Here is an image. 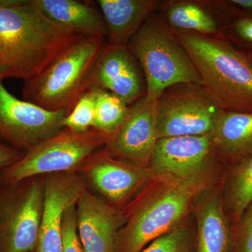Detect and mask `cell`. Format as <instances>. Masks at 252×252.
I'll list each match as a JSON object with an SVG mask.
<instances>
[{"label": "cell", "mask_w": 252, "mask_h": 252, "mask_svg": "<svg viewBox=\"0 0 252 252\" xmlns=\"http://www.w3.org/2000/svg\"><path fill=\"white\" fill-rule=\"evenodd\" d=\"M221 111L199 84L172 86L158 99V140L210 134Z\"/></svg>", "instance_id": "obj_8"}, {"label": "cell", "mask_w": 252, "mask_h": 252, "mask_svg": "<svg viewBox=\"0 0 252 252\" xmlns=\"http://www.w3.org/2000/svg\"><path fill=\"white\" fill-rule=\"evenodd\" d=\"M141 252H193L190 230L185 224L177 225L149 244Z\"/></svg>", "instance_id": "obj_24"}, {"label": "cell", "mask_w": 252, "mask_h": 252, "mask_svg": "<svg viewBox=\"0 0 252 252\" xmlns=\"http://www.w3.org/2000/svg\"><path fill=\"white\" fill-rule=\"evenodd\" d=\"M204 189L195 199L197 252H233V238L219 194Z\"/></svg>", "instance_id": "obj_17"}, {"label": "cell", "mask_w": 252, "mask_h": 252, "mask_svg": "<svg viewBox=\"0 0 252 252\" xmlns=\"http://www.w3.org/2000/svg\"><path fill=\"white\" fill-rule=\"evenodd\" d=\"M68 113L66 109L48 110L18 98L0 82V142L23 153L63 130Z\"/></svg>", "instance_id": "obj_9"}, {"label": "cell", "mask_w": 252, "mask_h": 252, "mask_svg": "<svg viewBox=\"0 0 252 252\" xmlns=\"http://www.w3.org/2000/svg\"><path fill=\"white\" fill-rule=\"evenodd\" d=\"M106 38L79 35L39 74L25 81L23 97L51 111L68 112L91 87L96 62Z\"/></svg>", "instance_id": "obj_4"}, {"label": "cell", "mask_w": 252, "mask_h": 252, "mask_svg": "<svg viewBox=\"0 0 252 252\" xmlns=\"http://www.w3.org/2000/svg\"><path fill=\"white\" fill-rule=\"evenodd\" d=\"M91 87L108 91L131 105L146 94L140 66L127 45L106 42L91 77Z\"/></svg>", "instance_id": "obj_14"}, {"label": "cell", "mask_w": 252, "mask_h": 252, "mask_svg": "<svg viewBox=\"0 0 252 252\" xmlns=\"http://www.w3.org/2000/svg\"><path fill=\"white\" fill-rule=\"evenodd\" d=\"M127 46L140 64L147 95L158 99L172 86L200 85L191 60L162 14H151L131 37Z\"/></svg>", "instance_id": "obj_5"}, {"label": "cell", "mask_w": 252, "mask_h": 252, "mask_svg": "<svg viewBox=\"0 0 252 252\" xmlns=\"http://www.w3.org/2000/svg\"><path fill=\"white\" fill-rule=\"evenodd\" d=\"M238 222L233 252H252V202Z\"/></svg>", "instance_id": "obj_27"}, {"label": "cell", "mask_w": 252, "mask_h": 252, "mask_svg": "<svg viewBox=\"0 0 252 252\" xmlns=\"http://www.w3.org/2000/svg\"><path fill=\"white\" fill-rule=\"evenodd\" d=\"M23 154L17 149L0 142V172L17 162Z\"/></svg>", "instance_id": "obj_28"}, {"label": "cell", "mask_w": 252, "mask_h": 252, "mask_svg": "<svg viewBox=\"0 0 252 252\" xmlns=\"http://www.w3.org/2000/svg\"><path fill=\"white\" fill-rule=\"evenodd\" d=\"M77 172L94 190L114 205L126 203L154 176L149 168L109 157L99 150Z\"/></svg>", "instance_id": "obj_12"}, {"label": "cell", "mask_w": 252, "mask_h": 252, "mask_svg": "<svg viewBox=\"0 0 252 252\" xmlns=\"http://www.w3.org/2000/svg\"><path fill=\"white\" fill-rule=\"evenodd\" d=\"M210 134L217 160L235 164L252 156V113L221 111Z\"/></svg>", "instance_id": "obj_19"}, {"label": "cell", "mask_w": 252, "mask_h": 252, "mask_svg": "<svg viewBox=\"0 0 252 252\" xmlns=\"http://www.w3.org/2000/svg\"><path fill=\"white\" fill-rule=\"evenodd\" d=\"M124 211L115 252H141L149 244L180 225L197 195L206 188L207 178L160 179Z\"/></svg>", "instance_id": "obj_3"}, {"label": "cell", "mask_w": 252, "mask_h": 252, "mask_svg": "<svg viewBox=\"0 0 252 252\" xmlns=\"http://www.w3.org/2000/svg\"><path fill=\"white\" fill-rule=\"evenodd\" d=\"M217 160L210 134L159 139L149 169L156 178H207Z\"/></svg>", "instance_id": "obj_11"}, {"label": "cell", "mask_w": 252, "mask_h": 252, "mask_svg": "<svg viewBox=\"0 0 252 252\" xmlns=\"http://www.w3.org/2000/svg\"><path fill=\"white\" fill-rule=\"evenodd\" d=\"M172 31L196 69L204 92L217 107L225 112L252 113L251 54L224 36Z\"/></svg>", "instance_id": "obj_2"}, {"label": "cell", "mask_w": 252, "mask_h": 252, "mask_svg": "<svg viewBox=\"0 0 252 252\" xmlns=\"http://www.w3.org/2000/svg\"><path fill=\"white\" fill-rule=\"evenodd\" d=\"M107 30V42L127 45L144 21L160 7L157 0H98Z\"/></svg>", "instance_id": "obj_20"}, {"label": "cell", "mask_w": 252, "mask_h": 252, "mask_svg": "<svg viewBox=\"0 0 252 252\" xmlns=\"http://www.w3.org/2000/svg\"><path fill=\"white\" fill-rule=\"evenodd\" d=\"M62 239V252H85L78 233L76 205L64 212Z\"/></svg>", "instance_id": "obj_25"}, {"label": "cell", "mask_w": 252, "mask_h": 252, "mask_svg": "<svg viewBox=\"0 0 252 252\" xmlns=\"http://www.w3.org/2000/svg\"><path fill=\"white\" fill-rule=\"evenodd\" d=\"M108 138L94 128L84 133L64 128L1 170L0 183L15 184L31 177L77 172L93 154L102 149Z\"/></svg>", "instance_id": "obj_6"}, {"label": "cell", "mask_w": 252, "mask_h": 252, "mask_svg": "<svg viewBox=\"0 0 252 252\" xmlns=\"http://www.w3.org/2000/svg\"><path fill=\"white\" fill-rule=\"evenodd\" d=\"M230 1L240 10L252 12V0H230Z\"/></svg>", "instance_id": "obj_29"}, {"label": "cell", "mask_w": 252, "mask_h": 252, "mask_svg": "<svg viewBox=\"0 0 252 252\" xmlns=\"http://www.w3.org/2000/svg\"><path fill=\"white\" fill-rule=\"evenodd\" d=\"M76 215L85 252H115L118 234L126 221L124 211L86 189L76 204Z\"/></svg>", "instance_id": "obj_15"}, {"label": "cell", "mask_w": 252, "mask_h": 252, "mask_svg": "<svg viewBox=\"0 0 252 252\" xmlns=\"http://www.w3.org/2000/svg\"><path fill=\"white\" fill-rule=\"evenodd\" d=\"M223 36L229 41L234 39L252 49V16L242 14L239 9L227 26Z\"/></svg>", "instance_id": "obj_26"}, {"label": "cell", "mask_w": 252, "mask_h": 252, "mask_svg": "<svg viewBox=\"0 0 252 252\" xmlns=\"http://www.w3.org/2000/svg\"><path fill=\"white\" fill-rule=\"evenodd\" d=\"M46 18L79 35L107 36V26L97 2L79 0H34Z\"/></svg>", "instance_id": "obj_18"}, {"label": "cell", "mask_w": 252, "mask_h": 252, "mask_svg": "<svg viewBox=\"0 0 252 252\" xmlns=\"http://www.w3.org/2000/svg\"><path fill=\"white\" fill-rule=\"evenodd\" d=\"M94 88L96 92L94 128L109 137L125 120L130 105L108 91Z\"/></svg>", "instance_id": "obj_22"}, {"label": "cell", "mask_w": 252, "mask_h": 252, "mask_svg": "<svg viewBox=\"0 0 252 252\" xmlns=\"http://www.w3.org/2000/svg\"><path fill=\"white\" fill-rule=\"evenodd\" d=\"M44 201L43 177L0 183V252H35Z\"/></svg>", "instance_id": "obj_7"}, {"label": "cell", "mask_w": 252, "mask_h": 252, "mask_svg": "<svg viewBox=\"0 0 252 252\" xmlns=\"http://www.w3.org/2000/svg\"><path fill=\"white\" fill-rule=\"evenodd\" d=\"M250 54H251L252 56V53H250Z\"/></svg>", "instance_id": "obj_30"}, {"label": "cell", "mask_w": 252, "mask_h": 252, "mask_svg": "<svg viewBox=\"0 0 252 252\" xmlns=\"http://www.w3.org/2000/svg\"><path fill=\"white\" fill-rule=\"evenodd\" d=\"M226 196L232 215L238 222L252 202V156L234 164L227 182Z\"/></svg>", "instance_id": "obj_21"}, {"label": "cell", "mask_w": 252, "mask_h": 252, "mask_svg": "<svg viewBox=\"0 0 252 252\" xmlns=\"http://www.w3.org/2000/svg\"><path fill=\"white\" fill-rule=\"evenodd\" d=\"M95 103V89L93 87L78 99L64 118L63 127L77 133H84L94 128Z\"/></svg>", "instance_id": "obj_23"}, {"label": "cell", "mask_w": 252, "mask_h": 252, "mask_svg": "<svg viewBox=\"0 0 252 252\" xmlns=\"http://www.w3.org/2000/svg\"><path fill=\"white\" fill-rule=\"evenodd\" d=\"M174 31L191 32L207 36H223L238 9L230 1L171 0L161 1L160 7Z\"/></svg>", "instance_id": "obj_16"}, {"label": "cell", "mask_w": 252, "mask_h": 252, "mask_svg": "<svg viewBox=\"0 0 252 252\" xmlns=\"http://www.w3.org/2000/svg\"><path fill=\"white\" fill-rule=\"evenodd\" d=\"M79 36L50 21L34 0H0V82L36 77Z\"/></svg>", "instance_id": "obj_1"}, {"label": "cell", "mask_w": 252, "mask_h": 252, "mask_svg": "<svg viewBox=\"0 0 252 252\" xmlns=\"http://www.w3.org/2000/svg\"><path fill=\"white\" fill-rule=\"evenodd\" d=\"M158 99L145 94L131 104L125 120L101 151L114 158L149 168L158 140Z\"/></svg>", "instance_id": "obj_10"}, {"label": "cell", "mask_w": 252, "mask_h": 252, "mask_svg": "<svg viewBox=\"0 0 252 252\" xmlns=\"http://www.w3.org/2000/svg\"><path fill=\"white\" fill-rule=\"evenodd\" d=\"M44 201L37 245L34 252H62L64 212L77 204L86 189L85 180L77 172L43 176Z\"/></svg>", "instance_id": "obj_13"}]
</instances>
